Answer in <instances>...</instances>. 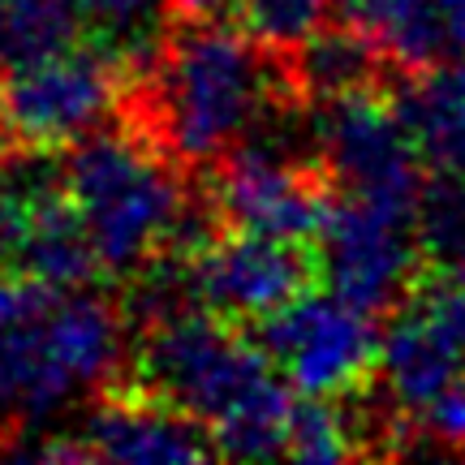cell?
<instances>
[{"label": "cell", "mask_w": 465, "mask_h": 465, "mask_svg": "<svg viewBox=\"0 0 465 465\" xmlns=\"http://www.w3.org/2000/svg\"><path fill=\"white\" fill-rule=\"evenodd\" d=\"M78 22L74 0H0V69L78 44Z\"/></svg>", "instance_id": "16"}, {"label": "cell", "mask_w": 465, "mask_h": 465, "mask_svg": "<svg viewBox=\"0 0 465 465\" xmlns=\"http://www.w3.org/2000/svg\"><path fill=\"white\" fill-rule=\"evenodd\" d=\"M74 9L83 14V22H91L95 31H104V39L113 44L121 56L130 52L134 65L147 61V48L155 44V31H147V22L155 17L160 0H74Z\"/></svg>", "instance_id": "20"}, {"label": "cell", "mask_w": 465, "mask_h": 465, "mask_svg": "<svg viewBox=\"0 0 465 465\" xmlns=\"http://www.w3.org/2000/svg\"><path fill=\"white\" fill-rule=\"evenodd\" d=\"M336 9L405 74L452 61L440 0H336Z\"/></svg>", "instance_id": "14"}, {"label": "cell", "mask_w": 465, "mask_h": 465, "mask_svg": "<svg viewBox=\"0 0 465 465\" xmlns=\"http://www.w3.org/2000/svg\"><path fill=\"white\" fill-rule=\"evenodd\" d=\"M362 444V431L358 422L328 397H298L293 401V414H289V440H284V457L293 461H345V457H358Z\"/></svg>", "instance_id": "17"}, {"label": "cell", "mask_w": 465, "mask_h": 465, "mask_svg": "<svg viewBox=\"0 0 465 465\" xmlns=\"http://www.w3.org/2000/svg\"><path fill=\"white\" fill-rule=\"evenodd\" d=\"M134 383L207 422L220 457H284L298 392L242 323L203 306L155 319L134 353Z\"/></svg>", "instance_id": "2"}, {"label": "cell", "mask_w": 465, "mask_h": 465, "mask_svg": "<svg viewBox=\"0 0 465 465\" xmlns=\"http://www.w3.org/2000/svg\"><path fill=\"white\" fill-rule=\"evenodd\" d=\"M315 147L319 164L328 168L341 194H362L401 212H422L427 168L401 125L397 104L383 100L380 86L319 100Z\"/></svg>", "instance_id": "7"}, {"label": "cell", "mask_w": 465, "mask_h": 465, "mask_svg": "<svg viewBox=\"0 0 465 465\" xmlns=\"http://www.w3.org/2000/svg\"><path fill=\"white\" fill-rule=\"evenodd\" d=\"M332 9L336 0H242L237 22L254 39H263L267 48L298 52L306 39H315L328 26Z\"/></svg>", "instance_id": "18"}, {"label": "cell", "mask_w": 465, "mask_h": 465, "mask_svg": "<svg viewBox=\"0 0 465 465\" xmlns=\"http://www.w3.org/2000/svg\"><path fill=\"white\" fill-rule=\"evenodd\" d=\"M319 281L345 302L371 315L392 311L405 289L418 281V212H401L388 203L341 194L336 190L328 220L315 237Z\"/></svg>", "instance_id": "9"}, {"label": "cell", "mask_w": 465, "mask_h": 465, "mask_svg": "<svg viewBox=\"0 0 465 465\" xmlns=\"http://www.w3.org/2000/svg\"><path fill=\"white\" fill-rule=\"evenodd\" d=\"M289 61H293L302 95H311L315 104L380 86V74L388 65V56L349 22H341L332 31L323 26L315 39H306L298 52H289Z\"/></svg>", "instance_id": "15"}, {"label": "cell", "mask_w": 465, "mask_h": 465, "mask_svg": "<svg viewBox=\"0 0 465 465\" xmlns=\"http://www.w3.org/2000/svg\"><path fill=\"white\" fill-rule=\"evenodd\" d=\"M130 86L125 56L104 48H69L0 69V143L22 151H69L113 116Z\"/></svg>", "instance_id": "5"}, {"label": "cell", "mask_w": 465, "mask_h": 465, "mask_svg": "<svg viewBox=\"0 0 465 465\" xmlns=\"http://www.w3.org/2000/svg\"><path fill=\"white\" fill-rule=\"evenodd\" d=\"M78 440L91 461H138V465H168V461H207L220 457L212 427L185 414L168 401L151 397L147 388H108L104 401L86 414Z\"/></svg>", "instance_id": "12"}, {"label": "cell", "mask_w": 465, "mask_h": 465, "mask_svg": "<svg viewBox=\"0 0 465 465\" xmlns=\"http://www.w3.org/2000/svg\"><path fill=\"white\" fill-rule=\"evenodd\" d=\"M465 380V267L418 272L380 345V383L388 401L422 414L440 392Z\"/></svg>", "instance_id": "8"}, {"label": "cell", "mask_w": 465, "mask_h": 465, "mask_svg": "<svg viewBox=\"0 0 465 465\" xmlns=\"http://www.w3.org/2000/svg\"><path fill=\"white\" fill-rule=\"evenodd\" d=\"M392 104L422 168L440 182H465V61L414 69Z\"/></svg>", "instance_id": "13"}, {"label": "cell", "mask_w": 465, "mask_h": 465, "mask_svg": "<svg viewBox=\"0 0 465 465\" xmlns=\"http://www.w3.org/2000/svg\"><path fill=\"white\" fill-rule=\"evenodd\" d=\"M254 341L298 397L353 401L380 375L383 336L375 332V315L332 289H306L298 302L254 323Z\"/></svg>", "instance_id": "6"}, {"label": "cell", "mask_w": 465, "mask_h": 465, "mask_svg": "<svg viewBox=\"0 0 465 465\" xmlns=\"http://www.w3.org/2000/svg\"><path fill=\"white\" fill-rule=\"evenodd\" d=\"M418 418H422L427 435H431L440 449L465 452V380H457L449 392H440Z\"/></svg>", "instance_id": "21"}, {"label": "cell", "mask_w": 465, "mask_h": 465, "mask_svg": "<svg viewBox=\"0 0 465 465\" xmlns=\"http://www.w3.org/2000/svg\"><path fill=\"white\" fill-rule=\"evenodd\" d=\"M319 284L315 242L267 237V232L220 229L207 246L190 254L194 306L212 315L254 328L267 315L298 302Z\"/></svg>", "instance_id": "11"}, {"label": "cell", "mask_w": 465, "mask_h": 465, "mask_svg": "<svg viewBox=\"0 0 465 465\" xmlns=\"http://www.w3.org/2000/svg\"><path fill=\"white\" fill-rule=\"evenodd\" d=\"M298 95L289 52L267 48L224 14L177 5L147 52V86H134L130 113L177 164L194 168L220 164Z\"/></svg>", "instance_id": "1"}, {"label": "cell", "mask_w": 465, "mask_h": 465, "mask_svg": "<svg viewBox=\"0 0 465 465\" xmlns=\"http://www.w3.org/2000/svg\"><path fill=\"white\" fill-rule=\"evenodd\" d=\"M418 237L435 263L465 267V182H440V190H427Z\"/></svg>", "instance_id": "19"}, {"label": "cell", "mask_w": 465, "mask_h": 465, "mask_svg": "<svg viewBox=\"0 0 465 465\" xmlns=\"http://www.w3.org/2000/svg\"><path fill=\"white\" fill-rule=\"evenodd\" d=\"M65 194L83 216L104 276L116 281H134L168 250L194 254L220 232L203 224L216 220L212 203L203 199L194 212L182 164L134 113L121 130H95L69 147Z\"/></svg>", "instance_id": "3"}, {"label": "cell", "mask_w": 465, "mask_h": 465, "mask_svg": "<svg viewBox=\"0 0 465 465\" xmlns=\"http://www.w3.org/2000/svg\"><path fill=\"white\" fill-rule=\"evenodd\" d=\"M125 358V311L91 289L0 272V427H39L108 388Z\"/></svg>", "instance_id": "4"}, {"label": "cell", "mask_w": 465, "mask_h": 465, "mask_svg": "<svg viewBox=\"0 0 465 465\" xmlns=\"http://www.w3.org/2000/svg\"><path fill=\"white\" fill-rule=\"evenodd\" d=\"M332 190L336 182L323 164H306L272 143L246 138L220 160L207 203L220 229L315 242L336 199Z\"/></svg>", "instance_id": "10"}, {"label": "cell", "mask_w": 465, "mask_h": 465, "mask_svg": "<svg viewBox=\"0 0 465 465\" xmlns=\"http://www.w3.org/2000/svg\"><path fill=\"white\" fill-rule=\"evenodd\" d=\"M177 5H185V9H203V14H229V9H237L242 0H177Z\"/></svg>", "instance_id": "22"}]
</instances>
